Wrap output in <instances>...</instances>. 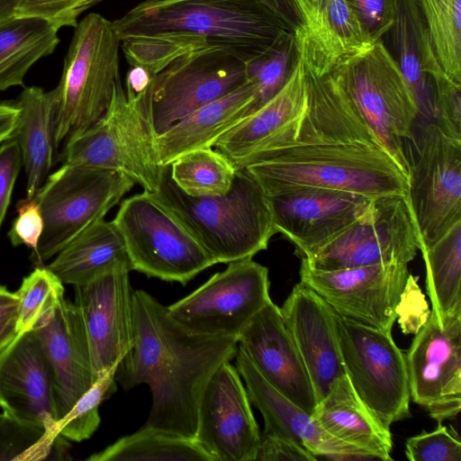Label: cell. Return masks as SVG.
<instances>
[{
	"mask_svg": "<svg viewBox=\"0 0 461 461\" xmlns=\"http://www.w3.org/2000/svg\"><path fill=\"white\" fill-rule=\"evenodd\" d=\"M133 343L115 380L128 391L149 385L152 404L143 426L194 438L203 391L214 372L235 358L236 338L191 331L144 290L132 293Z\"/></svg>",
	"mask_w": 461,
	"mask_h": 461,
	"instance_id": "obj_1",
	"label": "cell"
},
{
	"mask_svg": "<svg viewBox=\"0 0 461 461\" xmlns=\"http://www.w3.org/2000/svg\"><path fill=\"white\" fill-rule=\"evenodd\" d=\"M266 195L304 187L376 197H409V177L360 113L331 117L310 112L281 144L242 167Z\"/></svg>",
	"mask_w": 461,
	"mask_h": 461,
	"instance_id": "obj_2",
	"label": "cell"
},
{
	"mask_svg": "<svg viewBox=\"0 0 461 461\" xmlns=\"http://www.w3.org/2000/svg\"><path fill=\"white\" fill-rule=\"evenodd\" d=\"M120 39L178 37L249 63L273 49L286 23L260 0H144L112 22Z\"/></svg>",
	"mask_w": 461,
	"mask_h": 461,
	"instance_id": "obj_3",
	"label": "cell"
},
{
	"mask_svg": "<svg viewBox=\"0 0 461 461\" xmlns=\"http://www.w3.org/2000/svg\"><path fill=\"white\" fill-rule=\"evenodd\" d=\"M149 194L191 234L215 265L252 258L267 249L276 233L268 197L242 168L237 169L226 194L194 197L176 186L167 166L159 187Z\"/></svg>",
	"mask_w": 461,
	"mask_h": 461,
	"instance_id": "obj_4",
	"label": "cell"
},
{
	"mask_svg": "<svg viewBox=\"0 0 461 461\" xmlns=\"http://www.w3.org/2000/svg\"><path fill=\"white\" fill-rule=\"evenodd\" d=\"M152 81L143 88L124 89L118 77L104 114L65 141L63 164L114 170L145 192L157 191L167 166L160 161L149 116Z\"/></svg>",
	"mask_w": 461,
	"mask_h": 461,
	"instance_id": "obj_5",
	"label": "cell"
},
{
	"mask_svg": "<svg viewBox=\"0 0 461 461\" xmlns=\"http://www.w3.org/2000/svg\"><path fill=\"white\" fill-rule=\"evenodd\" d=\"M120 48L112 22L99 14H87L75 27L60 81L54 88L56 149L106 112L121 77Z\"/></svg>",
	"mask_w": 461,
	"mask_h": 461,
	"instance_id": "obj_6",
	"label": "cell"
},
{
	"mask_svg": "<svg viewBox=\"0 0 461 461\" xmlns=\"http://www.w3.org/2000/svg\"><path fill=\"white\" fill-rule=\"evenodd\" d=\"M135 185L110 169L63 164L49 175L33 197L43 217V231L31 260L36 265L63 248L106 213Z\"/></svg>",
	"mask_w": 461,
	"mask_h": 461,
	"instance_id": "obj_7",
	"label": "cell"
},
{
	"mask_svg": "<svg viewBox=\"0 0 461 461\" xmlns=\"http://www.w3.org/2000/svg\"><path fill=\"white\" fill-rule=\"evenodd\" d=\"M331 72L341 82L378 141L409 177L403 140L411 137L420 108L383 40Z\"/></svg>",
	"mask_w": 461,
	"mask_h": 461,
	"instance_id": "obj_8",
	"label": "cell"
},
{
	"mask_svg": "<svg viewBox=\"0 0 461 461\" xmlns=\"http://www.w3.org/2000/svg\"><path fill=\"white\" fill-rule=\"evenodd\" d=\"M121 235L131 270L186 285L215 263L191 234L149 193L121 203L112 221Z\"/></svg>",
	"mask_w": 461,
	"mask_h": 461,
	"instance_id": "obj_9",
	"label": "cell"
},
{
	"mask_svg": "<svg viewBox=\"0 0 461 461\" xmlns=\"http://www.w3.org/2000/svg\"><path fill=\"white\" fill-rule=\"evenodd\" d=\"M336 324L346 374L358 397L387 429L411 417L405 355L392 333L337 313Z\"/></svg>",
	"mask_w": 461,
	"mask_h": 461,
	"instance_id": "obj_10",
	"label": "cell"
},
{
	"mask_svg": "<svg viewBox=\"0 0 461 461\" xmlns=\"http://www.w3.org/2000/svg\"><path fill=\"white\" fill-rule=\"evenodd\" d=\"M420 249L409 197L389 194L375 198L365 215L302 258L313 269L331 271L379 264H409Z\"/></svg>",
	"mask_w": 461,
	"mask_h": 461,
	"instance_id": "obj_11",
	"label": "cell"
},
{
	"mask_svg": "<svg viewBox=\"0 0 461 461\" xmlns=\"http://www.w3.org/2000/svg\"><path fill=\"white\" fill-rule=\"evenodd\" d=\"M269 286L266 267L252 258L232 261L167 309L191 331L238 339L251 319L271 301Z\"/></svg>",
	"mask_w": 461,
	"mask_h": 461,
	"instance_id": "obj_12",
	"label": "cell"
},
{
	"mask_svg": "<svg viewBox=\"0 0 461 461\" xmlns=\"http://www.w3.org/2000/svg\"><path fill=\"white\" fill-rule=\"evenodd\" d=\"M409 201L420 249L461 221V140L433 122L423 128L409 167Z\"/></svg>",
	"mask_w": 461,
	"mask_h": 461,
	"instance_id": "obj_13",
	"label": "cell"
},
{
	"mask_svg": "<svg viewBox=\"0 0 461 461\" xmlns=\"http://www.w3.org/2000/svg\"><path fill=\"white\" fill-rule=\"evenodd\" d=\"M247 80V63L225 50H203L179 57L152 81L149 116L155 133L234 92Z\"/></svg>",
	"mask_w": 461,
	"mask_h": 461,
	"instance_id": "obj_14",
	"label": "cell"
},
{
	"mask_svg": "<svg viewBox=\"0 0 461 461\" xmlns=\"http://www.w3.org/2000/svg\"><path fill=\"white\" fill-rule=\"evenodd\" d=\"M299 274L339 317L392 333L410 272L408 264L398 263L321 271L302 258Z\"/></svg>",
	"mask_w": 461,
	"mask_h": 461,
	"instance_id": "obj_15",
	"label": "cell"
},
{
	"mask_svg": "<svg viewBox=\"0 0 461 461\" xmlns=\"http://www.w3.org/2000/svg\"><path fill=\"white\" fill-rule=\"evenodd\" d=\"M410 393L438 424L461 409V314L440 323L433 312L405 354Z\"/></svg>",
	"mask_w": 461,
	"mask_h": 461,
	"instance_id": "obj_16",
	"label": "cell"
},
{
	"mask_svg": "<svg viewBox=\"0 0 461 461\" xmlns=\"http://www.w3.org/2000/svg\"><path fill=\"white\" fill-rule=\"evenodd\" d=\"M131 267L117 264L92 281L75 287V302L85 327L94 383L122 361L133 343Z\"/></svg>",
	"mask_w": 461,
	"mask_h": 461,
	"instance_id": "obj_17",
	"label": "cell"
},
{
	"mask_svg": "<svg viewBox=\"0 0 461 461\" xmlns=\"http://www.w3.org/2000/svg\"><path fill=\"white\" fill-rule=\"evenodd\" d=\"M260 435L241 376L225 362L203 391L194 438L215 461H256Z\"/></svg>",
	"mask_w": 461,
	"mask_h": 461,
	"instance_id": "obj_18",
	"label": "cell"
},
{
	"mask_svg": "<svg viewBox=\"0 0 461 461\" xmlns=\"http://www.w3.org/2000/svg\"><path fill=\"white\" fill-rule=\"evenodd\" d=\"M276 233L305 258L365 215L374 199L357 193L304 187L267 196Z\"/></svg>",
	"mask_w": 461,
	"mask_h": 461,
	"instance_id": "obj_19",
	"label": "cell"
},
{
	"mask_svg": "<svg viewBox=\"0 0 461 461\" xmlns=\"http://www.w3.org/2000/svg\"><path fill=\"white\" fill-rule=\"evenodd\" d=\"M0 409L45 430L54 444L59 421L52 371L36 332H20L0 353Z\"/></svg>",
	"mask_w": 461,
	"mask_h": 461,
	"instance_id": "obj_20",
	"label": "cell"
},
{
	"mask_svg": "<svg viewBox=\"0 0 461 461\" xmlns=\"http://www.w3.org/2000/svg\"><path fill=\"white\" fill-rule=\"evenodd\" d=\"M238 348L272 386L312 413L316 399L310 377L280 307L272 300L240 332Z\"/></svg>",
	"mask_w": 461,
	"mask_h": 461,
	"instance_id": "obj_21",
	"label": "cell"
},
{
	"mask_svg": "<svg viewBox=\"0 0 461 461\" xmlns=\"http://www.w3.org/2000/svg\"><path fill=\"white\" fill-rule=\"evenodd\" d=\"M280 311L307 370L317 403L332 382L346 374L336 312L302 282L293 287Z\"/></svg>",
	"mask_w": 461,
	"mask_h": 461,
	"instance_id": "obj_22",
	"label": "cell"
},
{
	"mask_svg": "<svg viewBox=\"0 0 461 461\" xmlns=\"http://www.w3.org/2000/svg\"><path fill=\"white\" fill-rule=\"evenodd\" d=\"M298 24L296 49L319 75L330 73L375 41L367 34L346 0H292Z\"/></svg>",
	"mask_w": 461,
	"mask_h": 461,
	"instance_id": "obj_23",
	"label": "cell"
},
{
	"mask_svg": "<svg viewBox=\"0 0 461 461\" xmlns=\"http://www.w3.org/2000/svg\"><path fill=\"white\" fill-rule=\"evenodd\" d=\"M32 330L52 371L59 420L94 384L85 327L76 304L63 296Z\"/></svg>",
	"mask_w": 461,
	"mask_h": 461,
	"instance_id": "obj_24",
	"label": "cell"
},
{
	"mask_svg": "<svg viewBox=\"0 0 461 461\" xmlns=\"http://www.w3.org/2000/svg\"><path fill=\"white\" fill-rule=\"evenodd\" d=\"M235 360L236 368L245 383L249 401L264 418V431L294 440L316 457L320 456L331 459L370 458L362 450L325 431L312 414L272 386L239 348Z\"/></svg>",
	"mask_w": 461,
	"mask_h": 461,
	"instance_id": "obj_25",
	"label": "cell"
},
{
	"mask_svg": "<svg viewBox=\"0 0 461 461\" xmlns=\"http://www.w3.org/2000/svg\"><path fill=\"white\" fill-rule=\"evenodd\" d=\"M312 416L330 435L362 450L370 458L393 459L390 429L383 426L358 397L347 374L332 382Z\"/></svg>",
	"mask_w": 461,
	"mask_h": 461,
	"instance_id": "obj_26",
	"label": "cell"
},
{
	"mask_svg": "<svg viewBox=\"0 0 461 461\" xmlns=\"http://www.w3.org/2000/svg\"><path fill=\"white\" fill-rule=\"evenodd\" d=\"M255 94V86L248 79L234 92L199 107L157 135L162 165L169 166L186 152L212 148L226 131L247 116Z\"/></svg>",
	"mask_w": 461,
	"mask_h": 461,
	"instance_id": "obj_27",
	"label": "cell"
},
{
	"mask_svg": "<svg viewBox=\"0 0 461 461\" xmlns=\"http://www.w3.org/2000/svg\"><path fill=\"white\" fill-rule=\"evenodd\" d=\"M307 101V70L303 55L297 50L296 61L283 87L258 110L226 131L213 147L234 166L257 144L301 114Z\"/></svg>",
	"mask_w": 461,
	"mask_h": 461,
	"instance_id": "obj_28",
	"label": "cell"
},
{
	"mask_svg": "<svg viewBox=\"0 0 461 461\" xmlns=\"http://www.w3.org/2000/svg\"><path fill=\"white\" fill-rule=\"evenodd\" d=\"M395 59L418 103L433 108V79L445 73L435 52L418 0H397L390 31Z\"/></svg>",
	"mask_w": 461,
	"mask_h": 461,
	"instance_id": "obj_29",
	"label": "cell"
},
{
	"mask_svg": "<svg viewBox=\"0 0 461 461\" xmlns=\"http://www.w3.org/2000/svg\"><path fill=\"white\" fill-rule=\"evenodd\" d=\"M14 104L19 109V120L13 139L20 147L25 167V198L31 199L48 177L53 164L55 90L25 87Z\"/></svg>",
	"mask_w": 461,
	"mask_h": 461,
	"instance_id": "obj_30",
	"label": "cell"
},
{
	"mask_svg": "<svg viewBox=\"0 0 461 461\" xmlns=\"http://www.w3.org/2000/svg\"><path fill=\"white\" fill-rule=\"evenodd\" d=\"M117 264L131 267L117 229L112 221L102 218L63 248L46 267L63 284L76 286L92 281Z\"/></svg>",
	"mask_w": 461,
	"mask_h": 461,
	"instance_id": "obj_31",
	"label": "cell"
},
{
	"mask_svg": "<svg viewBox=\"0 0 461 461\" xmlns=\"http://www.w3.org/2000/svg\"><path fill=\"white\" fill-rule=\"evenodd\" d=\"M58 32L36 16L14 15L0 23V92L23 86L29 69L58 46Z\"/></svg>",
	"mask_w": 461,
	"mask_h": 461,
	"instance_id": "obj_32",
	"label": "cell"
},
{
	"mask_svg": "<svg viewBox=\"0 0 461 461\" xmlns=\"http://www.w3.org/2000/svg\"><path fill=\"white\" fill-rule=\"evenodd\" d=\"M420 252L431 312L444 327L449 317L461 314V221Z\"/></svg>",
	"mask_w": 461,
	"mask_h": 461,
	"instance_id": "obj_33",
	"label": "cell"
},
{
	"mask_svg": "<svg viewBox=\"0 0 461 461\" xmlns=\"http://www.w3.org/2000/svg\"><path fill=\"white\" fill-rule=\"evenodd\" d=\"M87 461H215L195 439L142 426Z\"/></svg>",
	"mask_w": 461,
	"mask_h": 461,
	"instance_id": "obj_34",
	"label": "cell"
},
{
	"mask_svg": "<svg viewBox=\"0 0 461 461\" xmlns=\"http://www.w3.org/2000/svg\"><path fill=\"white\" fill-rule=\"evenodd\" d=\"M236 171L232 163L212 148L186 152L169 165L174 183L194 197L226 194L232 185Z\"/></svg>",
	"mask_w": 461,
	"mask_h": 461,
	"instance_id": "obj_35",
	"label": "cell"
},
{
	"mask_svg": "<svg viewBox=\"0 0 461 461\" xmlns=\"http://www.w3.org/2000/svg\"><path fill=\"white\" fill-rule=\"evenodd\" d=\"M439 64L461 85V0H418Z\"/></svg>",
	"mask_w": 461,
	"mask_h": 461,
	"instance_id": "obj_36",
	"label": "cell"
},
{
	"mask_svg": "<svg viewBox=\"0 0 461 461\" xmlns=\"http://www.w3.org/2000/svg\"><path fill=\"white\" fill-rule=\"evenodd\" d=\"M296 59L294 32H290L269 51L247 63V77L256 91L247 116L258 110L283 87Z\"/></svg>",
	"mask_w": 461,
	"mask_h": 461,
	"instance_id": "obj_37",
	"label": "cell"
},
{
	"mask_svg": "<svg viewBox=\"0 0 461 461\" xmlns=\"http://www.w3.org/2000/svg\"><path fill=\"white\" fill-rule=\"evenodd\" d=\"M120 363L104 372L92 386L76 402L70 411L55 426L56 436L81 442L88 439L99 427L101 402L117 390L115 373Z\"/></svg>",
	"mask_w": 461,
	"mask_h": 461,
	"instance_id": "obj_38",
	"label": "cell"
},
{
	"mask_svg": "<svg viewBox=\"0 0 461 461\" xmlns=\"http://www.w3.org/2000/svg\"><path fill=\"white\" fill-rule=\"evenodd\" d=\"M18 295L17 331L32 330L35 323L65 296L64 284L46 266H39L23 277Z\"/></svg>",
	"mask_w": 461,
	"mask_h": 461,
	"instance_id": "obj_39",
	"label": "cell"
},
{
	"mask_svg": "<svg viewBox=\"0 0 461 461\" xmlns=\"http://www.w3.org/2000/svg\"><path fill=\"white\" fill-rule=\"evenodd\" d=\"M53 445L44 429L0 413V461L43 459Z\"/></svg>",
	"mask_w": 461,
	"mask_h": 461,
	"instance_id": "obj_40",
	"label": "cell"
},
{
	"mask_svg": "<svg viewBox=\"0 0 461 461\" xmlns=\"http://www.w3.org/2000/svg\"><path fill=\"white\" fill-rule=\"evenodd\" d=\"M405 455L411 461H461V441L453 429L438 424L436 429L409 438Z\"/></svg>",
	"mask_w": 461,
	"mask_h": 461,
	"instance_id": "obj_41",
	"label": "cell"
},
{
	"mask_svg": "<svg viewBox=\"0 0 461 461\" xmlns=\"http://www.w3.org/2000/svg\"><path fill=\"white\" fill-rule=\"evenodd\" d=\"M102 0H22L15 16H36L48 21L58 31L76 27L78 17Z\"/></svg>",
	"mask_w": 461,
	"mask_h": 461,
	"instance_id": "obj_42",
	"label": "cell"
},
{
	"mask_svg": "<svg viewBox=\"0 0 461 461\" xmlns=\"http://www.w3.org/2000/svg\"><path fill=\"white\" fill-rule=\"evenodd\" d=\"M435 122L447 135L461 140V85L446 73L433 79Z\"/></svg>",
	"mask_w": 461,
	"mask_h": 461,
	"instance_id": "obj_43",
	"label": "cell"
},
{
	"mask_svg": "<svg viewBox=\"0 0 461 461\" xmlns=\"http://www.w3.org/2000/svg\"><path fill=\"white\" fill-rule=\"evenodd\" d=\"M17 217L7 234L14 246L25 245L36 252L41 237L44 222L40 204L35 197L20 200Z\"/></svg>",
	"mask_w": 461,
	"mask_h": 461,
	"instance_id": "obj_44",
	"label": "cell"
},
{
	"mask_svg": "<svg viewBox=\"0 0 461 461\" xmlns=\"http://www.w3.org/2000/svg\"><path fill=\"white\" fill-rule=\"evenodd\" d=\"M374 41L382 40L393 24L397 0H346Z\"/></svg>",
	"mask_w": 461,
	"mask_h": 461,
	"instance_id": "obj_45",
	"label": "cell"
},
{
	"mask_svg": "<svg viewBox=\"0 0 461 461\" xmlns=\"http://www.w3.org/2000/svg\"><path fill=\"white\" fill-rule=\"evenodd\" d=\"M418 279L419 277L409 275L396 308V320L404 334H416L430 314Z\"/></svg>",
	"mask_w": 461,
	"mask_h": 461,
	"instance_id": "obj_46",
	"label": "cell"
},
{
	"mask_svg": "<svg viewBox=\"0 0 461 461\" xmlns=\"http://www.w3.org/2000/svg\"><path fill=\"white\" fill-rule=\"evenodd\" d=\"M22 165L21 149L14 139L0 144V228L5 218Z\"/></svg>",
	"mask_w": 461,
	"mask_h": 461,
	"instance_id": "obj_47",
	"label": "cell"
},
{
	"mask_svg": "<svg viewBox=\"0 0 461 461\" xmlns=\"http://www.w3.org/2000/svg\"><path fill=\"white\" fill-rule=\"evenodd\" d=\"M317 457L299 443L285 437L263 431L256 460L260 461H315Z\"/></svg>",
	"mask_w": 461,
	"mask_h": 461,
	"instance_id": "obj_48",
	"label": "cell"
},
{
	"mask_svg": "<svg viewBox=\"0 0 461 461\" xmlns=\"http://www.w3.org/2000/svg\"><path fill=\"white\" fill-rule=\"evenodd\" d=\"M18 302L0 308V353L17 336Z\"/></svg>",
	"mask_w": 461,
	"mask_h": 461,
	"instance_id": "obj_49",
	"label": "cell"
},
{
	"mask_svg": "<svg viewBox=\"0 0 461 461\" xmlns=\"http://www.w3.org/2000/svg\"><path fill=\"white\" fill-rule=\"evenodd\" d=\"M19 120L15 104H0V144L13 138Z\"/></svg>",
	"mask_w": 461,
	"mask_h": 461,
	"instance_id": "obj_50",
	"label": "cell"
},
{
	"mask_svg": "<svg viewBox=\"0 0 461 461\" xmlns=\"http://www.w3.org/2000/svg\"><path fill=\"white\" fill-rule=\"evenodd\" d=\"M294 31L298 24L292 0H260Z\"/></svg>",
	"mask_w": 461,
	"mask_h": 461,
	"instance_id": "obj_51",
	"label": "cell"
},
{
	"mask_svg": "<svg viewBox=\"0 0 461 461\" xmlns=\"http://www.w3.org/2000/svg\"><path fill=\"white\" fill-rule=\"evenodd\" d=\"M22 0H0V23L15 15V11Z\"/></svg>",
	"mask_w": 461,
	"mask_h": 461,
	"instance_id": "obj_52",
	"label": "cell"
},
{
	"mask_svg": "<svg viewBox=\"0 0 461 461\" xmlns=\"http://www.w3.org/2000/svg\"><path fill=\"white\" fill-rule=\"evenodd\" d=\"M18 302V295L9 291L5 286L0 285V308Z\"/></svg>",
	"mask_w": 461,
	"mask_h": 461,
	"instance_id": "obj_53",
	"label": "cell"
}]
</instances>
